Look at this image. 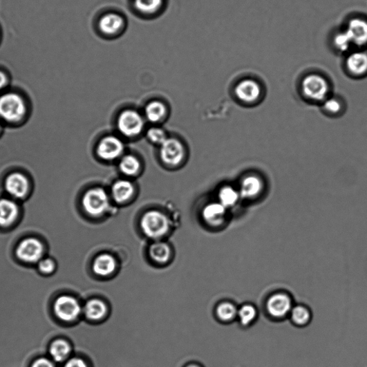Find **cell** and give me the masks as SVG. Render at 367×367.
Instances as JSON below:
<instances>
[{
    "label": "cell",
    "mask_w": 367,
    "mask_h": 367,
    "mask_svg": "<svg viewBox=\"0 0 367 367\" xmlns=\"http://www.w3.org/2000/svg\"><path fill=\"white\" fill-rule=\"evenodd\" d=\"M355 49H367V18L353 15L345 19L342 26Z\"/></svg>",
    "instance_id": "7a4b0ae2"
},
{
    "label": "cell",
    "mask_w": 367,
    "mask_h": 367,
    "mask_svg": "<svg viewBox=\"0 0 367 367\" xmlns=\"http://www.w3.org/2000/svg\"><path fill=\"white\" fill-rule=\"evenodd\" d=\"M258 315L257 308L251 303H245L238 308V319L244 327L252 325Z\"/></svg>",
    "instance_id": "603a6c76"
},
{
    "label": "cell",
    "mask_w": 367,
    "mask_h": 367,
    "mask_svg": "<svg viewBox=\"0 0 367 367\" xmlns=\"http://www.w3.org/2000/svg\"><path fill=\"white\" fill-rule=\"evenodd\" d=\"M149 139L153 143L162 145L167 139L164 131L160 129H150L147 132Z\"/></svg>",
    "instance_id": "1f68e13d"
},
{
    "label": "cell",
    "mask_w": 367,
    "mask_h": 367,
    "mask_svg": "<svg viewBox=\"0 0 367 367\" xmlns=\"http://www.w3.org/2000/svg\"><path fill=\"white\" fill-rule=\"evenodd\" d=\"M106 313V306L100 300H91L84 307V314L87 318L91 320H100Z\"/></svg>",
    "instance_id": "cb8c5ba5"
},
{
    "label": "cell",
    "mask_w": 367,
    "mask_h": 367,
    "mask_svg": "<svg viewBox=\"0 0 367 367\" xmlns=\"http://www.w3.org/2000/svg\"><path fill=\"white\" fill-rule=\"evenodd\" d=\"M289 317L294 324L303 327L311 322L312 316L310 309L307 306L296 305H294Z\"/></svg>",
    "instance_id": "7402d4cb"
},
{
    "label": "cell",
    "mask_w": 367,
    "mask_h": 367,
    "mask_svg": "<svg viewBox=\"0 0 367 367\" xmlns=\"http://www.w3.org/2000/svg\"><path fill=\"white\" fill-rule=\"evenodd\" d=\"M164 0H134L135 8L144 15L158 13L162 8Z\"/></svg>",
    "instance_id": "484cf974"
},
{
    "label": "cell",
    "mask_w": 367,
    "mask_h": 367,
    "mask_svg": "<svg viewBox=\"0 0 367 367\" xmlns=\"http://www.w3.org/2000/svg\"><path fill=\"white\" fill-rule=\"evenodd\" d=\"M38 268L44 274H50L55 269V263L50 258L41 260L39 264H38Z\"/></svg>",
    "instance_id": "836d02e7"
},
{
    "label": "cell",
    "mask_w": 367,
    "mask_h": 367,
    "mask_svg": "<svg viewBox=\"0 0 367 367\" xmlns=\"http://www.w3.org/2000/svg\"><path fill=\"white\" fill-rule=\"evenodd\" d=\"M124 151L122 142L115 137H106L98 147L99 156L105 160H113L118 158Z\"/></svg>",
    "instance_id": "9a60e30c"
},
{
    "label": "cell",
    "mask_w": 367,
    "mask_h": 367,
    "mask_svg": "<svg viewBox=\"0 0 367 367\" xmlns=\"http://www.w3.org/2000/svg\"><path fill=\"white\" fill-rule=\"evenodd\" d=\"M294 305L291 296L284 292H278L268 297L265 308L270 317L275 319H283L289 317Z\"/></svg>",
    "instance_id": "8992f818"
},
{
    "label": "cell",
    "mask_w": 367,
    "mask_h": 367,
    "mask_svg": "<svg viewBox=\"0 0 367 367\" xmlns=\"http://www.w3.org/2000/svg\"><path fill=\"white\" fill-rule=\"evenodd\" d=\"M226 214L227 208L220 203H215L207 205L203 215L208 224L218 226L224 223Z\"/></svg>",
    "instance_id": "ac0fdd59"
},
{
    "label": "cell",
    "mask_w": 367,
    "mask_h": 367,
    "mask_svg": "<svg viewBox=\"0 0 367 367\" xmlns=\"http://www.w3.org/2000/svg\"><path fill=\"white\" fill-rule=\"evenodd\" d=\"M160 153L164 162L171 166L179 164L185 156L182 144L175 139H167L161 145Z\"/></svg>",
    "instance_id": "7c38bea8"
},
{
    "label": "cell",
    "mask_w": 367,
    "mask_h": 367,
    "mask_svg": "<svg viewBox=\"0 0 367 367\" xmlns=\"http://www.w3.org/2000/svg\"><path fill=\"white\" fill-rule=\"evenodd\" d=\"M323 109L328 113L336 114L340 112L341 104L337 99L330 98L323 102Z\"/></svg>",
    "instance_id": "d6a6232c"
},
{
    "label": "cell",
    "mask_w": 367,
    "mask_h": 367,
    "mask_svg": "<svg viewBox=\"0 0 367 367\" xmlns=\"http://www.w3.org/2000/svg\"><path fill=\"white\" fill-rule=\"evenodd\" d=\"M237 97L246 104L254 103L261 97L262 88L260 83L252 78H245L237 84L235 89Z\"/></svg>",
    "instance_id": "8fae6325"
},
{
    "label": "cell",
    "mask_w": 367,
    "mask_h": 367,
    "mask_svg": "<svg viewBox=\"0 0 367 367\" xmlns=\"http://www.w3.org/2000/svg\"><path fill=\"white\" fill-rule=\"evenodd\" d=\"M26 104L20 95L9 93L0 97V117L9 122L20 121L26 113Z\"/></svg>",
    "instance_id": "3957f363"
},
{
    "label": "cell",
    "mask_w": 367,
    "mask_h": 367,
    "mask_svg": "<svg viewBox=\"0 0 367 367\" xmlns=\"http://www.w3.org/2000/svg\"><path fill=\"white\" fill-rule=\"evenodd\" d=\"M54 311L60 319L69 322L78 318L82 312V307L74 298L62 296L55 302Z\"/></svg>",
    "instance_id": "ba28073f"
},
{
    "label": "cell",
    "mask_w": 367,
    "mask_h": 367,
    "mask_svg": "<svg viewBox=\"0 0 367 367\" xmlns=\"http://www.w3.org/2000/svg\"><path fill=\"white\" fill-rule=\"evenodd\" d=\"M328 43L332 51L342 57L355 49L349 36L342 26L332 31Z\"/></svg>",
    "instance_id": "4fadbf2b"
},
{
    "label": "cell",
    "mask_w": 367,
    "mask_h": 367,
    "mask_svg": "<svg viewBox=\"0 0 367 367\" xmlns=\"http://www.w3.org/2000/svg\"><path fill=\"white\" fill-rule=\"evenodd\" d=\"M115 267L117 263L115 259L108 254H103L96 258L93 266L95 274L100 276H109L114 272Z\"/></svg>",
    "instance_id": "ffe728a7"
},
{
    "label": "cell",
    "mask_w": 367,
    "mask_h": 367,
    "mask_svg": "<svg viewBox=\"0 0 367 367\" xmlns=\"http://www.w3.org/2000/svg\"><path fill=\"white\" fill-rule=\"evenodd\" d=\"M343 57L346 73L355 79L367 75V49H354Z\"/></svg>",
    "instance_id": "5b68a950"
},
{
    "label": "cell",
    "mask_w": 367,
    "mask_h": 367,
    "mask_svg": "<svg viewBox=\"0 0 367 367\" xmlns=\"http://www.w3.org/2000/svg\"><path fill=\"white\" fill-rule=\"evenodd\" d=\"M218 196L219 203L226 208L235 206L241 198L239 191L229 186L223 187Z\"/></svg>",
    "instance_id": "4316f807"
},
{
    "label": "cell",
    "mask_w": 367,
    "mask_h": 367,
    "mask_svg": "<svg viewBox=\"0 0 367 367\" xmlns=\"http://www.w3.org/2000/svg\"><path fill=\"white\" fill-rule=\"evenodd\" d=\"M187 367H199V366H198L196 365H190V366H189Z\"/></svg>",
    "instance_id": "74e56055"
},
{
    "label": "cell",
    "mask_w": 367,
    "mask_h": 367,
    "mask_svg": "<svg viewBox=\"0 0 367 367\" xmlns=\"http://www.w3.org/2000/svg\"><path fill=\"white\" fill-rule=\"evenodd\" d=\"M124 18L120 14L111 12L104 15L99 22V28L106 36H115L125 27Z\"/></svg>",
    "instance_id": "5bb4252c"
},
{
    "label": "cell",
    "mask_w": 367,
    "mask_h": 367,
    "mask_svg": "<svg viewBox=\"0 0 367 367\" xmlns=\"http://www.w3.org/2000/svg\"><path fill=\"white\" fill-rule=\"evenodd\" d=\"M19 209L17 204L8 199L0 200V226L11 225L17 218Z\"/></svg>",
    "instance_id": "d6986e66"
},
{
    "label": "cell",
    "mask_w": 367,
    "mask_h": 367,
    "mask_svg": "<svg viewBox=\"0 0 367 367\" xmlns=\"http://www.w3.org/2000/svg\"><path fill=\"white\" fill-rule=\"evenodd\" d=\"M149 254L154 261L165 263L170 257V249L164 243H156L150 247Z\"/></svg>",
    "instance_id": "83f0119b"
},
{
    "label": "cell",
    "mask_w": 367,
    "mask_h": 367,
    "mask_svg": "<svg viewBox=\"0 0 367 367\" xmlns=\"http://www.w3.org/2000/svg\"><path fill=\"white\" fill-rule=\"evenodd\" d=\"M166 113V108L160 102H153L146 108V115L149 121L156 123L160 121Z\"/></svg>",
    "instance_id": "f546056e"
},
{
    "label": "cell",
    "mask_w": 367,
    "mask_h": 367,
    "mask_svg": "<svg viewBox=\"0 0 367 367\" xmlns=\"http://www.w3.org/2000/svg\"><path fill=\"white\" fill-rule=\"evenodd\" d=\"M31 367H55V365L50 360L41 358L35 361Z\"/></svg>",
    "instance_id": "e575fe53"
},
{
    "label": "cell",
    "mask_w": 367,
    "mask_h": 367,
    "mask_svg": "<svg viewBox=\"0 0 367 367\" xmlns=\"http://www.w3.org/2000/svg\"><path fill=\"white\" fill-rule=\"evenodd\" d=\"M8 77L5 73L0 70V90L4 88L8 84Z\"/></svg>",
    "instance_id": "8d00e7d4"
},
{
    "label": "cell",
    "mask_w": 367,
    "mask_h": 367,
    "mask_svg": "<svg viewBox=\"0 0 367 367\" xmlns=\"http://www.w3.org/2000/svg\"><path fill=\"white\" fill-rule=\"evenodd\" d=\"M70 353V346L69 344L62 339L55 341L50 348V354L57 362H62L66 360Z\"/></svg>",
    "instance_id": "d4e9b609"
},
{
    "label": "cell",
    "mask_w": 367,
    "mask_h": 367,
    "mask_svg": "<svg viewBox=\"0 0 367 367\" xmlns=\"http://www.w3.org/2000/svg\"><path fill=\"white\" fill-rule=\"evenodd\" d=\"M238 308L230 302H224L217 308V315L223 321L229 322L238 318Z\"/></svg>",
    "instance_id": "f1b7e54d"
},
{
    "label": "cell",
    "mask_w": 367,
    "mask_h": 367,
    "mask_svg": "<svg viewBox=\"0 0 367 367\" xmlns=\"http://www.w3.org/2000/svg\"><path fill=\"white\" fill-rule=\"evenodd\" d=\"M301 88L305 97L314 102H324L330 91V84L326 77L317 72L305 75Z\"/></svg>",
    "instance_id": "6da1fadb"
},
{
    "label": "cell",
    "mask_w": 367,
    "mask_h": 367,
    "mask_svg": "<svg viewBox=\"0 0 367 367\" xmlns=\"http://www.w3.org/2000/svg\"><path fill=\"white\" fill-rule=\"evenodd\" d=\"M83 206L91 216H99L104 214L109 206L106 192L101 188L88 191L83 198Z\"/></svg>",
    "instance_id": "52a82bcc"
},
{
    "label": "cell",
    "mask_w": 367,
    "mask_h": 367,
    "mask_svg": "<svg viewBox=\"0 0 367 367\" xmlns=\"http://www.w3.org/2000/svg\"><path fill=\"white\" fill-rule=\"evenodd\" d=\"M144 124L142 115L131 110L124 111L118 120L119 129L126 137L138 135L142 131Z\"/></svg>",
    "instance_id": "30bf717a"
},
{
    "label": "cell",
    "mask_w": 367,
    "mask_h": 367,
    "mask_svg": "<svg viewBox=\"0 0 367 367\" xmlns=\"http://www.w3.org/2000/svg\"><path fill=\"white\" fill-rule=\"evenodd\" d=\"M141 227L147 236L157 239L167 233L169 220L162 212L152 210L147 212L142 217Z\"/></svg>",
    "instance_id": "277c9868"
},
{
    "label": "cell",
    "mask_w": 367,
    "mask_h": 367,
    "mask_svg": "<svg viewBox=\"0 0 367 367\" xmlns=\"http://www.w3.org/2000/svg\"><path fill=\"white\" fill-rule=\"evenodd\" d=\"M132 184L126 180H120L112 187V195L115 201L123 203L129 200L133 194Z\"/></svg>",
    "instance_id": "44dd1931"
},
{
    "label": "cell",
    "mask_w": 367,
    "mask_h": 367,
    "mask_svg": "<svg viewBox=\"0 0 367 367\" xmlns=\"http://www.w3.org/2000/svg\"><path fill=\"white\" fill-rule=\"evenodd\" d=\"M121 171L124 175L128 176H133L137 175L140 169V163L139 160L131 156L124 157L120 164Z\"/></svg>",
    "instance_id": "4dcf8cb0"
},
{
    "label": "cell",
    "mask_w": 367,
    "mask_h": 367,
    "mask_svg": "<svg viewBox=\"0 0 367 367\" xmlns=\"http://www.w3.org/2000/svg\"><path fill=\"white\" fill-rule=\"evenodd\" d=\"M29 182L21 173H13L6 181V189L8 194L15 198H23L28 192Z\"/></svg>",
    "instance_id": "2e32d148"
},
{
    "label": "cell",
    "mask_w": 367,
    "mask_h": 367,
    "mask_svg": "<svg viewBox=\"0 0 367 367\" xmlns=\"http://www.w3.org/2000/svg\"><path fill=\"white\" fill-rule=\"evenodd\" d=\"M19 259L27 263L39 262L44 254V245L35 238H27L18 245L16 250Z\"/></svg>",
    "instance_id": "9c48e42d"
},
{
    "label": "cell",
    "mask_w": 367,
    "mask_h": 367,
    "mask_svg": "<svg viewBox=\"0 0 367 367\" xmlns=\"http://www.w3.org/2000/svg\"><path fill=\"white\" fill-rule=\"evenodd\" d=\"M64 367H87L85 361L79 358L70 359Z\"/></svg>",
    "instance_id": "d590c367"
},
{
    "label": "cell",
    "mask_w": 367,
    "mask_h": 367,
    "mask_svg": "<svg viewBox=\"0 0 367 367\" xmlns=\"http://www.w3.org/2000/svg\"><path fill=\"white\" fill-rule=\"evenodd\" d=\"M263 189L262 180L258 177L250 176L243 180L239 192L241 198L252 199L258 196Z\"/></svg>",
    "instance_id": "e0dca14e"
}]
</instances>
